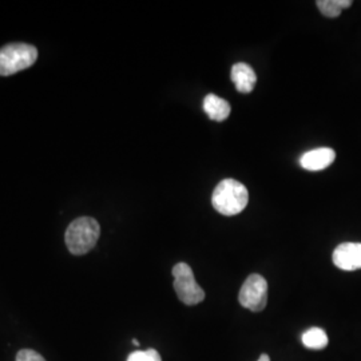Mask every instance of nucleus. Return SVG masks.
Here are the masks:
<instances>
[{
	"instance_id": "nucleus-1",
	"label": "nucleus",
	"mask_w": 361,
	"mask_h": 361,
	"mask_svg": "<svg viewBox=\"0 0 361 361\" xmlns=\"http://www.w3.org/2000/svg\"><path fill=\"white\" fill-rule=\"evenodd\" d=\"M213 207L222 216H237L249 204V192L245 186L233 178L221 180L212 195Z\"/></svg>"
},
{
	"instance_id": "nucleus-2",
	"label": "nucleus",
	"mask_w": 361,
	"mask_h": 361,
	"mask_svg": "<svg viewBox=\"0 0 361 361\" xmlns=\"http://www.w3.org/2000/svg\"><path fill=\"white\" fill-rule=\"evenodd\" d=\"M101 235V226L97 219L80 217L74 219L65 234L66 245L74 256H83L89 253Z\"/></svg>"
},
{
	"instance_id": "nucleus-3",
	"label": "nucleus",
	"mask_w": 361,
	"mask_h": 361,
	"mask_svg": "<svg viewBox=\"0 0 361 361\" xmlns=\"http://www.w3.org/2000/svg\"><path fill=\"white\" fill-rule=\"evenodd\" d=\"M37 47L26 43H11L0 49V75L8 77L35 63Z\"/></svg>"
},
{
	"instance_id": "nucleus-4",
	"label": "nucleus",
	"mask_w": 361,
	"mask_h": 361,
	"mask_svg": "<svg viewBox=\"0 0 361 361\" xmlns=\"http://www.w3.org/2000/svg\"><path fill=\"white\" fill-rule=\"evenodd\" d=\"M174 289L185 305H197L205 300V290L197 284L192 268L186 262H178L173 268Z\"/></svg>"
},
{
	"instance_id": "nucleus-5",
	"label": "nucleus",
	"mask_w": 361,
	"mask_h": 361,
	"mask_svg": "<svg viewBox=\"0 0 361 361\" xmlns=\"http://www.w3.org/2000/svg\"><path fill=\"white\" fill-rule=\"evenodd\" d=\"M240 304L252 312H261L268 302V283L261 274H250L241 286Z\"/></svg>"
},
{
	"instance_id": "nucleus-6",
	"label": "nucleus",
	"mask_w": 361,
	"mask_h": 361,
	"mask_svg": "<svg viewBox=\"0 0 361 361\" xmlns=\"http://www.w3.org/2000/svg\"><path fill=\"white\" fill-rule=\"evenodd\" d=\"M332 259L341 271H359L361 269V243L340 244L334 250Z\"/></svg>"
},
{
	"instance_id": "nucleus-7",
	"label": "nucleus",
	"mask_w": 361,
	"mask_h": 361,
	"mask_svg": "<svg viewBox=\"0 0 361 361\" xmlns=\"http://www.w3.org/2000/svg\"><path fill=\"white\" fill-rule=\"evenodd\" d=\"M336 159V153L331 147H319L307 152L301 155L300 165L301 168L310 171H320L329 168Z\"/></svg>"
},
{
	"instance_id": "nucleus-8",
	"label": "nucleus",
	"mask_w": 361,
	"mask_h": 361,
	"mask_svg": "<svg viewBox=\"0 0 361 361\" xmlns=\"http://www.w3.org/2000/svg\"><path fill=\"white\" fill-rule=\"evenodd\" d=\"M233 83L235 86L237 91L243 92V94H249L252 92L256 82H257V75L255 73V70L246 63H235L232 67V73H231Z\"/></svg>"
},
{
	"instance_id": "nucleus-9",
	"label": "nucleus",
	"mask_w": 361,
	"mask_h": 361,
	"mask_svg": "<svg viewBox=\"0 0 361 361\" xmlns=\"http://www.w3.org/2000/svg\"><path fill=\"white\" fill-rule=\"evenodd\" d=\"M204 110L212 121L224 122L231 116V104L216 94H207L204 99Z\"/></svg>"
},
{
	"instance_id": "nucleus-10",
	"label": "nucleus",
	"mask_w": 361,
	"mask_h": 361,
	"mask_svg": "<svg viewBox=\"0 0 361 361\" xmlns=\"http://www.w3.org/2000/svg\"><path fill=\"white\" fill-rule=\"evenodd\" d=\"M301 341L304 347L308 349H324L328 345V336L322 328H310L301 336Z\"/></svg>"
},
{
	"instance_id": "nucleus-11",
	"label": "nucleus",
	"mask_w": 361,
	"mask_h": 361,
	"mask_svg": "<svg viewBox=\"0 0 361 361\" xmlns=\"http://www.w3.org/2000/svg\"><path fill=\"white\" fill-rule=\"evenodd\" d=\"M316 4L326 18H337L344 8L352 6V0H319Z\"/></svg>"
},
{
	"instance_id": "nucleus-12",
	"label": "nucleus",
	"mask_w": 361,
	"mask_h": 361,
	"mask_svg": "<svg viewBox=\"0 0 361 361\" xmlns=\"http://www.w3.org/2000/svg\"><path fill=\"white\" fill-rule=\"evenodd\" d=\"M128 361H162V359L155 349L150 348L130 353Z\"/></svg>"
},
{
	"instance_id": "nucleus-13",
	"label": "nucleus",
	"mask_w": 361,
	"mask_h": 361,
	"mask_svg": "<svg viewBox=\"0 0 361 361\" xmlns=\"http://www.w3.org/2000/svg\"><path fill=\"white\" fill-rule=\"evenodd\" d=\"M16 361H46L44 360V357L38 353V352H35V350H32V349H22V350H19L18 352V355H16Z\"/></svg>"
},
{
	"instance_id": "nucleus-14",
	"label": "nucleus",
	"mask_w": 361,
	"mask_h": 361,
	"mask_svg": "<svg viewBox=\"0 0 361 361\" xmlns=\"http://www.w3.org/2000/svg\"><path fill=\"white\" fill-rule=\"evenodd\" d=\"M259 361H271V357H269V355H265V353H262L261 356H259Z\"/></svg>"
},
{
	"instance_id": "nucleus-15",
	"label": "nucleus",
	"mask_w": 361,
	"mask_h": 361,
	"mask_svg": "<svg viewBox=\"0 0 361 361\" xmlns=\"http://www.w3.org/2000/svg\"><path fill=\"white\" fill-rule=\"evenodd\" d=\"M133 344H134V345H137V347H140V343H138L137 340H133Z\"/></svg>"
},
{
	"instance_id": "nucleus-16",
	"label": "nucleus",
	"mask_w": 361,
	"mask_h": 361,
	"mask_svg": "<svg viewBox=\"0 0 361 361\" xmlns=\"http://www.w3.org/2000/svg\"><path fill=\"white\" fill-rule=\"evenodd\" d=\"M257 361H259V360H257Z\"/></svg>"
}]
</instances>
